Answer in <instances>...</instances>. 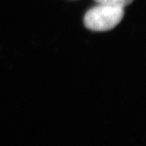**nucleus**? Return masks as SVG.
Listing matches in <instances>:
<instances>
[{
  "label": "nucleus",
  "mask_w": 146,
  "mask_h": 146,
  "mask_svg": "<svg viewBox=\"0 0 146 146\" xmlns=\"http://www.w3.org/2000/svg\"><path fill=\"white\" fill-rule=\"evenodd\" d=\"M124 17V8L98 4L87 11L84 24L94 31H107L114 28Z\"/></svg>",
  "instance_id": "obj_1"
},
{
  "label": "nucleus",
  "mask_w": 146,
  "mask_h": 146,
  "mask_svg": "<svg viewBox=\"0 0 146 146\" xmlns=\"http://www.w3.org/2000/svg\"><path fill=\"white\" fill-rule=\"evenodd\" d=\"M94 1L98 4H102L112 7H122V8H124L125 6L128 5L133 2V0H94Z\"/></svg>",
  "instance_id": "obj_2"
}]
</instances>
